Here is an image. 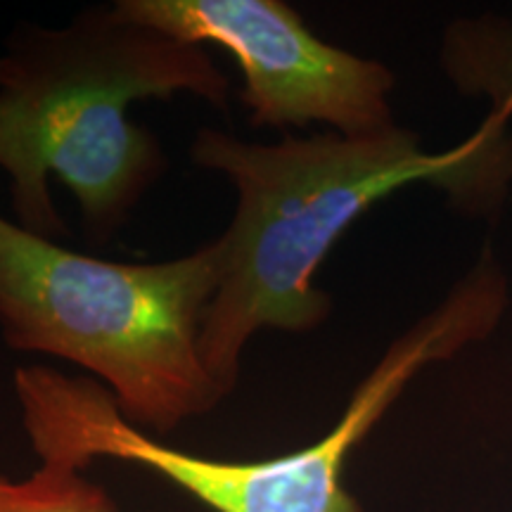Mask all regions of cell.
Instances as JSON below:
<instances>
[{
    "label": "cell",
    "mask_w": 512,
    "mask_h": 512,
    "mask_svg": "<svg viewBox=\"0 0 512 512\" xmlns=\"http://www.w3.org/2000/svg\"><path fill=\"white\" fill-rule=\"evenodd\" d=\"M510 119L491 110L470 138L439 152L399 124L358 136H287L273 145L202 128L192 159L238 192L233 221L216 238L221 280L200 339L204 366L223 392L238 384L256 332H311L330 318L318 268L377 202L408 185H432L477 214L501 207L512 185Z\"/></svg>",
    "instance_id": "cell-1"
},
{
    "label": "cell",
    "mask_w": 512,
    "mask_h": 512,
    "mask_svg": "<svg viewBox=\"0 0 512 512\" xmlns=\"http://www.w3.org/2000/svg\"><path fill=\"white\" fill-rule=\"evenodd\" d=\"M0 169L17 223L67 233L50 176L72 190L93 245H107L162 178L159 140L126 117L138 100L190 93L228 107L230 81L202 46L91 8L60 29L22 27L3 55Z\"/></svg>",
    "instance_id": "cell-2"
},
{
    "label": "cell",
    "mask_w": 512,
    "mask_h": 512,
    "mask_svg": "<svg viewBox=\"0 0 512 512\" xmlns=\"http://www.w3.org/2000/svg\"><path fill=\"white\" fill-rule=\"evenodd\" d=\"M508 302V275L486 249L444 302L394 339L328 434L266 460H216L166 446L131 425L93 377L24 366L15 373V394L41 463L83 470L98 458L121 460L169 479L214 512H363L344 484L354 448L415 375L489 337Z\"/></svg>",
    "instance_id": "cell-3"
},
{
    "label": "cell",
    "mask_w": 512,
    "mask_h": 512,
    "mask_svg": "<svg viewBox=\"0 0 512 512\" xmlns=\"http://www.w3.org/2000/svg\"><path fill=\"white\" fill-rule=\"evenodd\" d=\"M221 280L211 240L157 264H117L62 247L0 214V335L95 375L124 418L169 434L226 399L200 339Z\"/></svg>",
    "instance_id": "cell-4"
},
{
    "label": "cell",
    "mask_w": 512,
    "mask_h": 512,
    "mask_svg": "<svg viewBox=\"0 0 512 512\" xmlns=\"http://www.w3.org/2000/svg\"><path fill=\"white\" fill-rule=\"evenodd\" d=\"M114 8L176 41L233 55L256 128L325 124L358 136L396 124L392 69L325 43L283 0H119Z\"/></svg>",
    "instance_id": "cell-5"
},
{
    "label": "cell",
    "mask_w": 512,
    "mask_h": 512,
    "mask_svg": "<svg viewBox=\"0 0 512 512\" xmlns=\"http://www.w3.org/2000/svg\"><path fill=\"white\" fill-rule=\"evenodd\" d=\"M444 69L463 93L491 98L512 117V24L496 17L458 22L446 31Z\"/></svg>",
    "instance_id": "cell-6"
},
{
    "label": "cell",
    "mask_w": 512,
    "mask_h": 512,
    "mask_svg": "<svg viewBox=\"0 0 512 512\" xmlns=\"http://www.w3.org/2000/svg\"><path fill=\"white\" fill-rule=\"evenodd\" d=\"M0 512H117V503L81 470L41 463L27 479L0 475Z\"/></svg>",
    "instance_id": "cell-7"
},
{
    "label": "cell",
    "mask_w": 512,
    "mask_h": 512,
    "mask_svg": "<svg viewBox=\"0 0 512 512\" xmlns=\"http://www.w3.org/2000/svg\"><path fill=\"white\" fill-rule=\"evenodd\" d=\"M5 79V64H3V55H0V83Z\"/></svg>",
    "instance_id": "cell-8"
}]
</instances>
